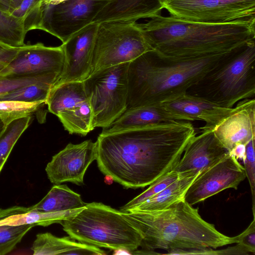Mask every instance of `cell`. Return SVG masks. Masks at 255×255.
<instances>
[{"label":"cell","mask_w":255,"mask_h":255,"mask_svg":"<svg viewBox=\"0 0 255 255\" xmlns=\"http://www.w3.org/2000/svg\"><path fill=\"white\" fill-rule=\"evenodd\" d=\"M186 146L183 157L173 170L180 172L201 171L228 151L218 141L211 129L200 128Z\"/></svg>","instance_id":"17"},{"label":"cell","mask_w":255,"mask_h":255,"mask_svg":"<svg viewBox=\"0 0 255 255\" xmlns=\"http://www.w3.org/2000/svg\"><path fill=\"white\" fill-rule=\"evenodd\" d=\"M44 103H27L15 101H0V119L6 125L12 121L29 116Z\"/></svg>","instance_id":"31"},{"label":"cell","mask_w":255,"mask_h":255,"mask_svg":"<svg viewBox=\"0 0 255 255\" xmlns=\"http://www.w3.org/2000/svg\"><path fill=\"white\" fill-rule=\"evenodd\" d=\"M63 230L78 242L131 253L140 246L141 234L123 212L102 203H86L83 209L61 222Z\"/></svg>","instance_id":"5"},{"label":"cell","mask_w":255,"mask_h":255,"mask_svg":"<svg viewBox=\"0 0 255 255\" xmlns=\"http://www.w3.org/2000/svg\"><path fill=\"white\" fill-rule=\"evenodd\" d=\"M197 134L190 122L173 121L113 133L96 143L97 165L125 188H144L172 170Z\"/></svg>","instance_id":"1"},{"label":"cell","mask_w":255,"mask_h":255,"mask_svg":"<svg viewBox=\"0 0 255 255\" xmlns=\"http://www.w3.org/2000/svg\"><path fill=\"white\" fill-rule=\"evenodd\" d=\"M104 179L105 182L107 184H111L114 182L113 177L108 175H106Z\"/></svg>","instance_id":"38"},{"label":"cell","mask_w":255,"mask_h":255,"mask_svg":"<svg viewBox=\"0 0 255 255\" xmlns=\"http://www.w3.org/2000/svg\"><path fill=\"white\" fill-rule=\"evenodd\" d=\"M84 207L57 212H42L29 207L14 206L0 209V226H20L34 224L35 226H48L54 223L60 224L62 221L80 211Z\"/></svg>","instance_id":"21"},{"label":"cell","mask_w":255,"mask_h":255,"mask_svg":"<svg viewBox=\"0 0 255 255\" xmlns=\"http://www.w3.org/2000/svg\"><path fill=\"white\" fill-rule=\"evenodd\" d=\"M142 236V249L154 251L216 249L237 243L239 235L230 237L203 220L184 199L167 208L153 212H123Z\"/></svg>","instance_id":"4"},{"label":"cell","mask_w":255,"mask_h":255,"mask_svg":"<svg viewBox=\"0 0 255 255\" xmlns=\"http://www.w3.org/2000/svg\"><path fill=\"white\" fill-rule=\"evenodd\" d=\"M184 121H202V129H212L232 110L205 99L186 93L160 104Z\"/></svg>","instance_id":"16"},{"label":"cell","mask_w":255,"mask_h":255,"mask_svg":"<svg viewBox=\"0 0 255 255\" xmlns=\"http://www.w3.org/2000/svg\"><path fill=\"white\" fill-rule=\"evenodd\" d=\"M136 24L151 50L170 60L225 53L255 40V23L210 24L161 14Z\"/></svg>","instance_id":"2"},{"label":"cell","mask_w":255,"mask_h":255,"mask_svg":"<svg viewBox=\"0 0 255 255\" xmlns=\"http://www.w3.org/2000/svg\"><path fill=\"white\" fill-rule=\"evenodd\" d=\"M187 93L228 108L255 98V40L234 51Z\"/></svg>","instance_id":"6"},{"label":"cell","mask_w":255,"mask_h":255,"mask_svg":"<svg viewBox=\"0 0 255 255\" xmlns=\"http://www.w3.org/2000/svg\"><path fill=\"white\" fill-rule=\"evenodd\" d=\"M21 47L11 46L0 42V63L5 67L13 59Z\"/></svg>","instance_id":"35"},{"label":"cell","mask_w":255,"mask_h":255,"mask_svg":"<svg viewBox=\"0 0 255 255\" xmlns=\"http://www.w3.org/2000/svg\"><path fill=\"white\" fill-rule=\"evenodd\" d=\"M5 67V66L0 63V71Z\"/></svg>","instance_id":"41"},{"label":"cell","mask_w":255,"mask_h":255,"mask_svg":"<svg viewBox=\"0 0 255 255\" xmlns=\"http://www.w3.org/2000/svg\"><path fill=\"white\" fill-rule=\"evenodd\" d=\"M0 9L11 14L14 9L12 0H0Z\"/></svg>","instance_id":"37"},{"label":"cell","mask_w":255,"mask_h":255,"mask_svg":"<svg viewBox=\"0 0 255 255\" xmlns=\"http://www.w3.org/2000/svg\"><path fill=\"white\" fill-rule=\"evenodd\" d=\"M64 61L62 45L56 47L46 46L41 43L24 45L13 59L0 71V76L54 75L60 77Z\"/></svg>","instance_id":"12"},{"label":"cell","mask_w":255,"mask_h":255,"mask_svg":"<svg viewBox=\"0 0 255 255\" xmlns=\"http://www.w3.org/2000/svg\"><path fill=\"white\" fill-rule=\"evenodd\" d=\"M236 49L177 60L162 58L152 50L144 53L128 64L127 109L160 104L187 93Z\"/></svg>","instance_id":"3"},{"label":"cell","mask_w":255,"mask_h":255,"mask_svg":"<svg viewBox=\"0 0 255 255\" xmlns=\"http://www.w3.org/2000/svg\"><path fill=\"white\" fill-rule=\"evenodd\" d=\"M52 86V85L47 83L27 85L0 95V101H15L27 103L42 102L45 104L48 93Z\"/></svg>","instance_id":"28"},{"label":"cell","mask_w":255,"mask_h":255,"mask_svg":"<svg viewBox=\"0 0 255 255\" xmlns=\"http://www.w3.org/2000/svg\"><path fill=\"white\" fill-rule=\"evenodd\" d=\"M96 159V142L89 139L79 144L69 143L52 157L46 166V173L54 185L70 182L82 185L88 168Z\"/></svg>","instance_id":"13"},{"label":"cell","mask_w":255,"mask_h":255,"mask_svg":"<svg viewBox=\"0 0 255 255\" xmlns=\"http://www.w3.org/2000/svg\"><path fill=\"white\" fill-rule=\"evenodd\" d=\"M23 20L0 9V42L13 47L24 45Z\"/></svg>","instance_id":"27"},{"label":"cell","mask_w":255,"mask_h":255,"mask_svg":"<svg viewBox=\"0 0 255 255\" xmlns=\"http://www.w3.org/2000/svg\"><path fill=\"white\" fill-rule=\"evenodd\" d=\"M151 49L136 22L99 23L92 58V73L130 62Z\"/></svg>","instance_id":"8"},{"label":"cell","mask_w":255,"mask_h":255,"mask_svg":"<svg viewBox=\"0 0 255 255\" xmlns=\"http://www.w3.org/2000/svg\"><path fill=\"white\" fill-rule=\"evenodd\" d=\"M189 172H190L178 173L174 170L170 171L166 175L150 184L149 187L144 191L120 208V211L128 212L134 207L156 195L178 179Z\"/></svg>","instance_id":"30"},{"label":"cell","mask_w":255,"mask_h":255,"mask_svg":"<svg viewBox=\"0 0 255 255\" xmlns=\"http://www.w3.org/2000/svg\"><path fill=\"white\" fill-rule=\"evenodd\" d=\"M246 178L244 167L228 152L199 172L186 191L184 200L193 205L225 189H237Z\"/></svg>","instance_id":"11"},{"label":"cell","mask_w":255,"mask_h":255,"mask_svg":"<svg viewBox=\"0 0 255 255\" xmlns=\"http://www.w3.org/2000/svg\"><path fill=\"white\" fill-rule=\"evenodd\" d=\"M6 125L2 121L1 119H0V135L4 129Z\"/></svg>","instance_id":"39"},{"label":"cell","mask_w":255,"mask_h":255,"mask_svg":"<svg viewBox=\"0 0 255 255\" xmlns=\"http://www.w3.org/2000/svg\"><path fill=\"white\" fill-rule=\"evenodd\" d=\"M246 248L249 253H255V219L253 220L249 227L239 235L237 243Z\"/></svg>","instance_id":"34"},{"label":"cell","mask_w":255,"mask_h":255,"mask_svg":"<svg viewBox=\"0 0 255 255\" xmlns=\"http://www.w3.org/2000/svg\"><path fill=\"white\" fill-rule=\"evenodd\" d=\"M183 119L166 110L161 104L128 108L111 125L102 132L113 133L148 125Z\"/></svg>","instance_id":"19"},{"label":"cell","mask_w":255,"mask_h":255,"mask_svg":"<svg viewBox=\"0 0 255 255\" xmlns=\"http://www.w3.org/2000/svg\"><path fill=\"white\" fill-rule=\"evenodd\" d=\"M200 171L190 172L181 177L156 195L128 212H153L161 210L174 202L184 199L186 191Z\"/></svg>","instance_id":"22"},{"label":"cell","mask_w":255,"mask_h":255,"mask_svg":"<svg viewBox=\"0 0 255 255\" xmlns=\"http://www.w3.org/2000/svg\"><path fill=\"white\" fill-rule=\"evenodd\" d=\"M163 9L160 0H110L93 22L134 23L140 19L161 15Z\"/></svg>","instance_id":"18"},{"label":"cell","mask_w":255,"mask_h":255,"mask_svg":"<svg viewBox=\"0 0 255 255\" xmlns=\"http://www.w3.org/2000/svg\"><path fill=\"white\" fill-rule=\"evenodd\" d=\"M31 118L26 116L7 124L0 135V173L15 144L28 127Z\"/></svg>","instance_id":"26"},{"label":"cell","mask_w":255,"mask_h":255,"mask_svg":"<svg viewBox=\"0 0 255 255\" xmlns=\"http://www.w3.org/2000/svg\"><path fill=\"white\" fill-rule=\"evenodd\" d=\"M170 16L210 24L255 23V0H160Z\"/></svg>","instance_id":"9"},{"label":"cell","mask_w":255,"mask_h":255,"mask_svg":"<svg viewBox=\"0 0 255 255\" xmlns=\"http://www.w3.org/2000/svg\"><path fill=\"white\" fill-rule=\"evenodd\" d=\"M22 0H12L14 9L17 7Z\"/></svg>","instance_id":"40"},{"label":"cell","mask_w":255,"mask_h":255,"mask_svg":"<svg viewBox=\"0 0 255 255\" xmlns=\"http://www.w3.org/2000/svg\"><path fill=\"white\" fill-rule=\"evenodd\" d=\"M59 77L54 75L28 76H0V95L21 87L37 83H47L53 86Z\"/></svg>","instance_id":"29"},{"label":"cell","mask_w":255,"mask_h":255,"mask_svg":"<svg viewBox=\"0 0 255 255\" xmlns=\"http://www.w3.org/2000/svg\"><path fill=\"white\" fill-rule=\"evenodd\" d=\"M81 195L66 184L54 185L48 193L33 208L42 212H57L84 207Z\"/></svg>","instance_id":"24"},{"label":"cell","mask_w":255,"mask_h":255,"mask_svg":"<svg viewBox=\"0 0 255 255\" xmlns=\"http://www.w3.org/2000/svg\"><path fill=\"white\" fill-rule=\"evenodd\" d=\"M214 136L229 152L246 145L255 137V99L238 102L212 129Z\"/></svg>","instance_id":"15"},{"label":"cell","mask_w":255,"mask_h":255,"mask_svg":"<svg viewBox=\"0 0 255 255\" xmlns=\"http://www.w3.org/2000/svg\"><path fill=\"white\" fill-rule=\"evenodd\" d=\"M87 99L83 81L69 82L53 85L45 104L48 111L57 116L62 111Z\"/></svg>","instance_id":"23"},{"label":"cell","mask_w":255,"mask_h":255,"mask_svg":"<svg viewBox=\"0 0 255 255\" xmlns=\"http://www.w3.org/2000/svg\"><path fill=\"white\" fill-rule=\"evenodd\" d=\"M110 0H67L44 10L38 29L64 43L72 34L93 22Z\"/></svg>","instance_id":"10"},{"label":"cell","mask_w":255,"mask_h":255,"mask_svg":"<svg viewBox=\"0 0 255 255\" xmlns=\"http://www.w3.org/2000/svg\"><path fill=\"white\" fill-rule=\"evenodd\" d=\"M70 236L57 237L50 233L38 234L31 250L34 255H104L107 253L99 247L77 242Z\"/></svg>","instance_id":"20"},{"label":"cell","mask_w":255,"mask_h":255,"mask_svg":"<svg viewBox=\"0 0 255 255\" xmlns=\"http://www.w3.org/2000/svg\"><path fill=\"white\" fill-rule=\"evenodd\" d=\"M98 26L99 23L92 22L62 43L64 64L62 73L54 85L82 82L91 75L93 48Z\"/></svg>","instance_id":"14"},{"label":"cell","mask_w":255,"mask_h":255,"mask_svg":"<svg viewBox=\"0 0 255 255\" xmlns=\"http://www.w3.org/2000/svg\"><path fill=\"white\" fill-rule=\"evenodd\" d=\"M128 64L98 70L83 81L94 129L108 128L127 109Z\"/></svg>","instance_id":"7"},{"label":"cell","mask_w":255,"mask_h":255,"mask_svg":"<svg viewBox=\"0 0 255 255\" xmlns=\"http://www.w3.org/2000/svg\"><path fill=\"white\" fill-rule=\"evenodd\" d=\"M57 117L70 134L85 136L94 129L92 110L88 99L62 111Z\"/></svg>","instance_id":"25"},{"label":"cell","mask_w":255,"mask_h":255,"mask_svg":"<svg viewBox=\"0 0 255 255\" xmlns=\"http://www.w3.org/2000/svg\"><path fill=\"white\" fill-rule=\"evenodd\" d=\"M255 137L252 138L246 145L245 158L243 161L246 177L249 180L253 200V213L255 216Z\"/></svg>","instance_id":"33"},{"label":"cell","mask_w":255,"mask_h":255,"mask_svg":"<svg viewBox=\"0 0 255 255\" xmlns=\"http://www.w3.org/2000/svg\"><path fill=\"white\" fill-rule=\"evenodd\" d=\"M34 226V224L0 226V255L10 252Z\"/></svg>","instance_id":"32"},{"label":"cell","mask_w":255,"mask_h":255,"mask_svg":"<svg viewBox=\"0 0 255 255\" xmlns=\"http://www.w3.org/2000/svg\"><path fill=\"white\" fill-rule=\"evenodd\" d=\"M38 1L39 0H22L11 14L17 18L23 19Z\"/></svg>","instance_id":"36"}]
</instances>
